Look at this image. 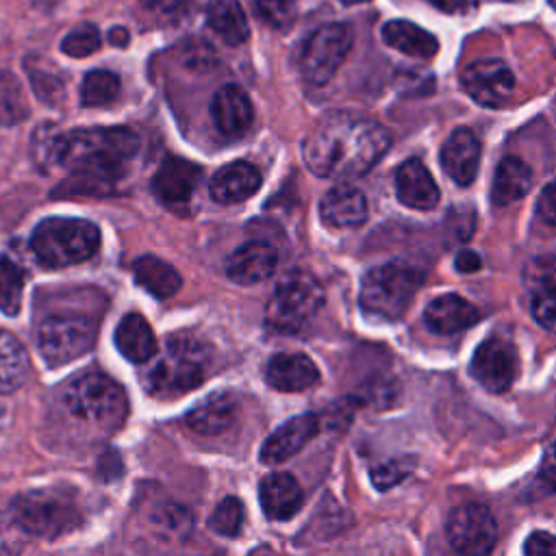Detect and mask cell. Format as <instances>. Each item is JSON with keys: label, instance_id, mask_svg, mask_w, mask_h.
Listing matches in <instances>:
<instances>
[{"label": "cell", "instance_id": "6da1fadb", "mask_svg": "<svg viewBox=\"0 0 556 556\" xmlns=\"http://www.w3.org/2000/svg\"><path fill=\"white\" fill-rule=\"evenodd\" d=\"M387 148L389 132L384 126L356 113L334 111L306 135L302 156L315 176L350 180L369 172Z\"/></svg>", "mask_w": 556, "mask_h": 556}, {"label": "cell", "instance_id": "7a4b0ae2", "mask_svg": "<svg viewBox=\"0 0 556 556\" xmlns=\"http://www.w3.org/2000/svg\"><path fill=\"white\" fill-rule=\"evenodd\" d=\"M41 137V163H56L74 180L89 185H111L126 176L130 161L139 152V137L130 128H74L70 132Z\"/></svg>", "mask_w": 556, "mask_h": 556}, {"label": "cell", "instance_id": "3957f363", "mask_svg": "<svg viewBox=\"0 0 556 556\" xmlns=\"http://www.w3.org/2000/svg\"><path fill=\"white\" fill-rule=\"evenodd\" d=\"M20 530L30 536L56 539L83 523L78 495L67 486H43L20 493L9 502Z\"/></svg>", "mask_w": 556, "mask_h": 556}, {"label": "cell", "instance_id": "277c9868", "mask_svg": "<svg viewBox=\"0 0 556 556\" xmlns=\"http://www.w3.org/2000/svg\"><path fill=\"white\" fill-rule=\"evenodd\" d=\"M211 367V348L191 334H174L148 374V391L178 397L202 384Z\"/></svg>", "mask_w": 556, "mask_h": 556}, {"label": "cell", "instance_id": "5b68a950", "mask_svg": "<svg viewBox=\"0 0 556 556\" xmlns=\"http://www.w3.org/2000/svg\"><path fill=\"white\" fill-rule=\"evenodd\" d=\"M65 410L78 421L102 430H115L128 415V400L119 382L100 371L74 378L61 393Z\"/></svg>", "mask_w": 556, "mask_h": 556}, {"label": "cell", "instance_id": "8992f818", "mask_svg": "<svg viewBox=\"0 0 556 556\" xmlns=\"http://www.w3.org/2000/svg\"><path fill=\"white\" fill-rule=\"evenodd\" d=\"M100 245L96 224L78 217H48L30 235V250L46 267H67L87 261Z\"/></svg>", "mask_w": 556, "mask_h": 556}, {"label": "cell", "instance_id": "52a82bcc", "mask_svg": "<svg viewBox=\"0 0 556 556\" xmlns=\"http://www.w3.org/2000/svg\"><path fill=\"white\" fill-rule=\"evenodd\" d=\"M421 285L417 269L404 261H389L369 269L361 285V308L365 315L382 321L400 319Z\"/></svg>", "mask_w": 556, "mask_h": 556}, {"label": "cell", "instance_id": "ba28073f", "mask_svg": "<svg viewBox=\"0 0 556 556\" xmlns=\"http://www.w3.org/2000/svg\"><path fill=\"white\" fill-rule=\"evenodd\" d=\"M324 304V289L304 269L287 274L274 289L265 306V324L274 332L295 334L304 330Z\"/></svg>", "mask_w": 556, "mask_h": 556}, {"label": "cell", "instance_id": "9c48e42d", "mask_svg": "<svg viewBox=\"0 0 556 556\" xmlns=\"http://www.w3.org/2000/svg\"><path fill=\"white\" fill-rule=\"evenodd\" d=\"M98 337V326L85 315H50L37 328V348L52 367L87 354Z\"/></svg>", "mask_w": 556, "mask_h": 556}, {"label": "cell", "instance_id": "30bf717a", "mask_svg": "<svg viewBox=\"0 0 556 556\" xmlns=\"http://www.w3.org/2000/svg\"><path fill=\"white\" fill-rule=\"evenodd\" d=\"M354 41V33L348 24H326L308 35L300 52V72L313 85L328 83L343 65Z\"/></svg>", "mask_w": 556, "mask_h": 556}, {"label": "cell", "instance_id": "8fae6325", "mask_svg": "<svg viewBox=\"0 0 556 556\" xmlns=\"http://www.w3.org/2000/svg\"><path fill=\"white\" fill-rule=\"evenodd\" d=\"M445 536L456 556H489L497 543V521L478 502L458 504L447 515Z\"/></svg>", "mask_w": 556, "mask_h": 556}, {"label": "cell", "instance_id": "7c38bea8", "mask_svg": "<svg viewBox=\"0 0 556 556\" xmlns=\"http://www.w3.org/2000/svg\"><path fill=\"white\" fill-rule=\"evenodd\" d=\"M469 374L491 393L508 391L519 374V356L515 345L502 337L484 339L469 361Z\"/></svg>", "mask_w": 556, "mask_h": 556}, {"label": "cell", "instance_id": "4fadbf2b", "mask_svg": "<svg viewBox=\"0 0 556 556\" xmlns=\"http://www.w3.org/2000/svg\"><path fill=\"white\" fill-rule=\"evenodd\" d=\"M463 89L482 106L497 109L508 102L515 89V76L502 59H478L460 74Z\"/></svg>", "mask_w": 556, "mask_h": 556}, {"label": "cell", "instance_id": "5bb4252c", "mask_svg": "<svg viewBox=\"0 0 556 556\" xmlns=\"http://www.w3.org/2000/svg\"><path fill=\"white\" fill-rule=\"evenodd\" d=\"M200 178V165L178 156H167L152 176V193L161 204L174 211H182L191 202Z\"/></svg>", "mask_w": 556, "mask_h": 556}, {"label": "cell", "instance_id": "9a60e30c", "mask_svg": "<svg viewBox=\"0 0 556 556\" xmlns=\"http://www.w3.org/2000/svg\"><path fill=\"white\" fill-rule=\"evenodd\" d=\"M319 417L315 413H304L291 417L282 426H278L261 445V460L265 465H278L287 458L295 456L317 432H319Z\"/></svg>", "mask_w": 556, "mask_h": 556}, {"label": "cell", "instance_id": "2e32d148", "mask_svg": "<svg viewBox=\"0 0 556 556\" xmlns=\"http://www.w3.org/2000/svg\"><path fill=\"white\" fill-rule=\"evenodd\" d=\"M211 117L215 128L226 139H239L248 132L254 111L248 93L239 85H224L211 102Z\"/></svg>", "mask_w": 556, "mask_h": 556}, {"label": "cell", "instance_id": "e0dca14e", "mask_svg": "<svg viewBox=\"0 0 556 556\" xmlns=\"http://www.w3.org/2000/svg\"><path fill=\"white\" fill-rule=\"evenodd\" d=\"M278 263L276 250L267 241H248L226 258V276L237 285H256L267 280Z\"/></svg>", "mask_w": 556, "mask_h": 556}, {"label": "cell", "instance_id": "ac0fdd59", "mask_svg": "<svg viewBox=\"0 0 556 556\" xmlns=\"http://www.w3.org/2000/svg\"><path fill=\"white\" fill-rule=\"evenodd\" d=\"M441 165L445 174L467 187L473 182L480 165V141L469 128H456L441 148Z\"/></svg>", "mask_w": 556, "mask_h": 556}, {"label": "cell", "instance_id": "d6986e66", "mask_svg": "<svg viewBox=\"0 0 556 556\" xmlns=\"http://www.w3.org/2000/svg\"><path fill=\"white\" fill-rule=\"evenodd\" d=\"M265 380L276 391L295 393L315 387L319 382V369L306 354L282 352L269 358L265 367Z\"/></svg>", "mask_w": 556, "mask_h": 556}, {"label": "cell", "instance_id": "ffe728a7", "mask_svg": "<svg viewBox=\"0 0 556 556\" xmlns=\"http://www.w3.org/2000/svg\"><path fill=\"white\" fill-rule=\"evenodd\" d=\"M395 195L408 208L430 211L441 193L428 167L419 159H408L395 172Z\"/></svg>", "mask_w": 556, "mask_h": 556}, {"label": "cell", "instance_id": "44dd1931", "mask_svg": "<svg viewBox=\"0 0 556 556\" xmlns=\"http://www.w3.org/2000/svg\"><path fill=\"white\" fill-rule=\"evenodd\" d=\"M261 187V172L248 161H232L217 169L208 182V193L219 204L243 202Z\"/></svg>", "mask_w": 556, "mask_h": 556}, {"label": "cell", "instance_id": "7402d4cb", "mask_svg": "<svg viewBox=\"0 0 556 556\" xmlns=\"http://www.w3.org/2000/svg\"><path fill=\"white\" fill-rule=\"evenodd\" d=\"M258 500H261L263 513L269 519L285 521L300 510L304 502V493L300 482L291 473L274 471L261 480Z\"/></svg>", "mask_w": 556, "mask_h": 556}, {"label": "cell", "instance_id": "603a6c76", "mask_svg": "<svg viewBox=\"0 0 556 556\" xmlns=\"http://www.w3.org/2000/svg\"><path fill=\"white\" fill-rule=\"evenodd\" d=\"M478 317H480L478 308L469 300L456 293H443L430 300L424 311L426 326L437 334H456L473 326Z\"/></svg>", "mask_w": 556, "mask_h": 556}, {"label": "cell", "instance_id": "cb8c5ba5", "mask_svg": "<svg viewBox=\"0 0 556 556\" xmlns=\"http://www.w3.org/2000/svg\"><path fill=\"white\" fill-rule=\"evenodd\" d=\"M319 215L330 228H354L367 219V200L361 189L337 185L321 198Z\"/></svg>", "mask_w": 556, "mask_h": 556}, {"label": "cell", "instance_id": "d4e9b609", "mask_svg": "<svg viewBox=\"0 0 556 556\" xmlns=\"http://www.w3.org/2000/svg\"><path fill=\"white\" fill-rule=\"evenodd\" d=\"M237 417V400L230 393L211 395L206 402L198 404L185 415V426L195 434L213 437L222 434L235 424Z\"/></svg>", "mask_w": 556, "mask_h": 556}, {"label": "cell", "instance_id": "484cf974", "mask_svg": "<svg viewBox=\"0 0 556 556\" xmlns=\"http://www.w3.org/2000/svg\"><path fill=\"white\" fill-rule=\"evenodd\" d=\"M382 39L387 46L413 59H432L439 52V39L408 20L387 22L382 26Z\"/></svg>", "mask_w": 556, "mask_h": 556}, {"label": "cell", "instance_id": "4316f807", "mask_svg": "<svg viewBox=\"0 0 556 556\" xmlns=\"http://www.w3.org/2000/svg\"><path fill=\"white\" fill-rule=\"evenodd\" d=\"M115 345L132 363H146L156 354V337L139 313H128L115 328Z\"/></svg>", "mask_w": 556, "mask_h": 556}, {"label": "cell", "instance_id": "83f0119b", "mask_svg": "<svg viewBox=\"0 0 556 556\" xmlns=\"http://www.w3.org/2000/svg\"><path fill=\"white\" fill-rule=\"evenodd\" d=\"M532 187V169L519 156H504L493 174L491 200L495 206L521 200Z\"/></svg>", "mask_w": 556, "mask_h": 556}, {"label": "cell", "instance_id": "f1b7e54d", "mask_svg": "<svg viewBox=\"0 0 556 556\" xmlns=\"http://www.w3.org/2000/svg\"><path fill=\"white\" fill-rule=\"evenodd\" d=\"M132 276L139 287H143L159 300L172 298L182 285L178 271L169 263L152 254H143L132 261Z\"/></svg>", "mask_w": 556, "mask_h": 556}, {"label": "cell", "instance_id": "f546056e", "mask_svg": "<svg viewBox=\"0 0 556 556\" xmlns=\"http://www.w3.org/2000/svg\"><path fill=\"white\" fill-rule=\"evenodd\" d=\"M206 24L228 46L243 43L250 35L245 13L237 0H213L206 13Z\"/></svg>", "mask_w": 556, "mask_h": 556}, {"label": "cell", "instance_id": "4dcf8cb0", "mask_svg": "<svg viewBox=\"0 0 556 556\" xmlns=\"http://www.w3.org/2000/svg\"><path fill=\"white\" fill-rule=\"evenodd\" d=\"M148 526L163 541H185L193 530V515L178 502H159L148 515Z\"/></svg>", "mask_w": 556, "mask_h": 556}, {"label": "cell", "instance_id": "1f68e13d", "mask_svg": "<svg viewBox=\"0 0 556 556\" xmlns=\"http://www.w3.org/2000/svg\"><path fill=\"white\" fill-rule=\"evenodd\" d=\"M28 374V356L24 345L9 330H0V395L22 387Z\"/></svg>", "mask_w": 556, "mask_h": 556}, {"label": "cell", "instance_id": "d6a6232c", "mask_svg": "<svg viewBox=\"0 0 556 556\" xmlns=\"http://www.w3.org/2000/svg\"><path fill=\"white\" fill-rule=\"evenodd\" d=\"M119 93V78L109 70H93L83 78L80 102L85 106H104Z\"/></svg>", "mask_w": 556, "mask_h": 556}, {"label": "cell", "instance_id": "836d02e7", "mask_svg": "<svg viewBox=\"0 0 556 556\" xmlns=\"http://www.w3.org/2000/svg\"><path fill=\"white\" fill-rule=\"evenodd\" d=\"M24 295V274L9 258L0 256V311L4 315H17Z\"/></svg>", "mask_w": 556, "mask_h": 556}, {"label": "cell", "instance_id": "e575fe53", "mask_svg": "<svg viewBox=\"0 0 556 556\" xmlns=\"http://www.w3.org/2000/svg\"><path fill=\"white\" fill-rule=\"evenodd\" d=\"M28 115V104L20 80L0 72V124H17Z\"/></svg>", "mask_w": 556, "mask_h": 556}, {"label": "cell", "instance_id": "d590c367", "mask_svg": "<svg viewBox=\"0 0 556 556\" xmlns=\"http://www.w3.org/2000/svg\"><path fill=\"white\" fill-rule=\"evenodd\" d=\"M245 508L239 497H224L208 517V528L222 536H237L243 528Z\"/></svg>", "mask_w": 556, "mask_h": 556}, {"label": "cell", "instance_id": "8d00e7d4", "mask_svg": "<svg viewBox=\"0 0 556 556\" xmlns=\"http://www.w3.org/2000/svg\"><path fill=\"white\" fill-rule=\"evenodd\" d=\"M523 285L532 295L556 291V256H536L523 269Z\"/></svg>", "mask_w": 556, "mask_h": 556}, {"label": "cell", "instance_id": "74e56055", "mask_svg": "<svg viewBox=\"0 0 556 556\" xmlns=\"http://www.w3.org/2000/svg\"><path fill=\"white\" fill-rule=\"evenodd\" d=\"M100 48V30L93 24H80L61 39V50L67 56H89Z\"/></svg>", "mask_w": 556, "mask_h": 556}, {"label": "cell", "instance_id": "f35d334b", "mask_svg": "<svg viewBox=\"0 0 556 556\" xmlns=\"http://www.w3.org/2000/svg\"><path fill=\"white\" fill-rule=\"evenodd\" d=\"M410 471H413V465L406 458H393V460H384V463L376 465L371 469L369 478L378 491H387V489L400 484L404 478H408Z\"/></svg>", "mask_w": 556, "mask_h": 556}, {"label": "cell", "instance_id": "ab89813d", "mask_svg": "<svg viewBox=\"0 0 556 556\" xmlns=\"http://www.w3.org/2000/svg\"><path fill=\"white\" fill-rule=\"evenodd\" d=\"M298 2L300 0H256V11L265 24L287 28L295 17Z\"/></svg>", "mask_w": 556, "mask_h": 556}, {"label": "cell", "instance_id": "60d3db41", "mask_svg": "<svg viewBox=\"0 0 556 556\" xmlns=\"http://www.w3.org/2000/svg\"><path fill=\"white\" fill-rule=\"evenodd\" d=\"M22 534L9 504H0V556H20Z\"/></svg>", "mask_w": 556, "mask_h": 556}, {"label": "cell", "instance_id": "b9f144b4", "mask_svg": "<svg viewBox=\"0 0 556 556\" xmlns=\"http://www.w3.org/2000/svg\"><path fill=\"white\" fill-rule=\"evenodd\" d=\"M530 311L539 326H543L547 332L556 334V291L532 295Z\"/></svg>", "mask_w": 556, "mask_h": 556}, {"label": "cell", "instance_id": "7bdbcfd3", "mask_svg": "<svg viewBox=\"0 0 556 556\" xmlns=\"http://www.w3.org/2000/svg\"><path fill=\"white\" fill-rule=\"evenodd\" d=\"M526 556H556V534L547 530H534L523 541Z\"/></svg>", "mask_w": 556, "mask_h": 556}, {"label": "cell", "instance_id": "ee69618b", "mask_svg": "<svg viewBox=\"0 0 556 556\" xmlns=\"http://www.w3.org/2000/svg\"><path fill=\"white\" fill-rule=\"evenodd\" d=\"M536 217L549 230H556V180L549 182L536 204Z\"/></svg>", "mask_w": 556, "mask_h": 556}, {"label": "cell", "instance_id": "f6af8a7d", "mask_svg": "<svg viewBox=\"0 0 556 556\" xmlns=\"http://www.w3.org/2000/svg\"><path fill=\"white\" fill-rule=\"evenodd\" d=\"M539 478L545 486L556 491V441H552L541 458V467H539Z\"/></svg>", "mask_w": 556, "mask_h": 556}, {"label": "cell", "instance_id": "bcb514c9", "mask_svg": "<svg viewBox=\"0 0 556 556\" xmlns=\"http://www.w3.org/2000/svg\"><path fill=\"white\" fill-rule=\"evenodd\" d=\"M454 265L458 271L463 274H471V271H478L482 267V258L478 256V252L473 250H460L454 258Z\"/></svg>", "mask_w": 556, "mask_h": 556}, {"label": "cell", "instance_id": "7dc6e473", "mask_svg": "<svg viewBox=\"0 0 556 556\" xmlns=\"http://www.w3.org/2000/svg\"><path fill=\"white\" fill-rule=\"evenodd\" d=\"M430 2L445 13H467L476 4V0H430Z\"/></svg>", "mask_w": 556, "mask_h": 556}, {"label": "cell", "instance_id": "c3c4849f", "mask_svg": "<svg viewBox=\"0 0 556 556\" xmlns=\"http://www.w3.org/2000/svg\"><path fill=\"white\" fill-rule=\"evenodd\" d=\"M146 9L159 11V13H172L178 11L187 0H139Z\"/></svg>", "mask_w": 556, "mask_h": 556}, {"label": "cell", "instance_id": "681fc988", "mask_svg": "<svg viewBox=\"0 0 556 556\" xmlns=\"http://www.w3.org/2000/svg\"><path fill=\"white\" fill-rule=\"evenodd\" d=\"M109 39H111V43H115V46H126V43H128V30L122 28V26H115V28L109 33Z\"/></svg>", "mask_w": 556, "mask_h": 556}, {"label": "cell", "instance_id": "f907efd6", "mask_svg": "<svg viewBox=\"0 0 556 556\" xmlns=\"http://www.w3.org/2000/svg\"><path fill=\"white\" fill-rule=\"evenodd\" d=\"M250 556H274V554H269L267 549H256V552H252Z\"/></svg>", "mask_w": 556, "mask_h": 556}, {"label": "cell", "instance_id": "816d5d0a", "mask_svg": "<svg viewBox=\"0 0 556 556\" xmlns=\"http://www.w3.org/2000/svg\"><path fill=\"white\" fill-rule=\"evenodd\" d=\"M341 2H345V4H358V2H367V0H341Z\"/></svg>", "mask_w": 556, "mask_h": 556}, {"label": "cell", "instance_id": "f5cc1de1", "mask_svg": "<svg viewBox=\"0 0 556 556\" xmlns=\"http://www.w3.org/2000/svg\"><path fill=\"white\" fill-rule=\"evenodd\" d=\"M547 2H549V4L556 9V0H547Z\"/></svg>", "mask_w": 556, "mask_h": 556}]
</instances>
